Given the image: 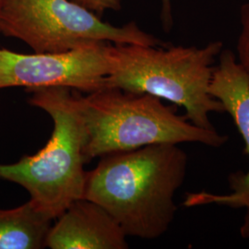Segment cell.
I'll return each instance as SVG.
<instances>
[{
	"instance_id": "6da1fadb",
	"label": "cell",
	"mask_w": 249,
	"mask_h": 249,
	"mask_svg": "<svg viewBox=\"0 0 249 249\" xmlns=\"http://www.w3.org/2000/svg\"><path fill=\"white\" fill-rule=\"evenodd\" d=\"M187 154L160 143L107 154L86 172L83 197L103 207L126 236L153 240L169 230L185 182Z\"/></svg>"
},
{
	"instance_id": "7a4b0ae2",
	"label": "cell",
	"mask_w": 249,
	"mask_h": 249,
	"mask_svg": "<svg viewBox=\"0 0 249 249\" xmlns=\"http://www.w3.org/2000/svg\"><path fill=\"white\" fill-rule=\"evenodd\" d=\"M29 104L53 120L50 140L35 155L11 164L0 163V178L25 188L36 209L54 221L83 197L87 133L79 92L66 87L32 89Z\"/></svg>"
},
{
	"instance_id": "3957f363",
	"label": "cell",
	"mask_w": 249,
	"mask_h": 249,
	"mask_svg": "<svg viewBox=\"0 0 249 249\" xmlns=\"http://www.w3.org/2000/svg\"><path fill=\"white\" fill-rule=\"evenodd\" d=\"M221 41L202 47L111 45V71L105 88L148 93L185 109L187 120L205 129H215L211 113H225L210 93Z\"/></svg>"
},
{
	"instance_id": "277c9868",
	"label": "cell",
	"mask_w": 249,
	"mask_h": 249,
	"mask_svg": "<svg viewBox=\"0 0 249 249\" xmlns=\"http://www.w3.org/2000/svg\"><path fill=\"white\" fill-rule=\"evenodd\" d=\"M80 112L87 133V162L107 154L160 143H199L220 148L228 136L205 129L177 114L175 107L148 93L104 88L82 95Z\"/></svg>"
},
{
	"instance_id": "5b68a950",
	"label": "cell",
	"mask_w": 249,
	"mask_h": 249,
	"mask_svg": "<svg viewBox=\"0 0 249 249\" xmlns=\"http://www.w3.org/2000/svg\"><path fill=\"white\" fill-rule=\"evenodd\" d=\"M0 34L36 53H61L97 44L166 46L135 22L114 26L73 0H6Z\"/></svg>"
},
{
	"instance_id": "8992f818",
	"label": "cell",
	"mask_w": 249,
	"mask_h": 249,
	"mask_svg": "<svg viewBox=\"0 0 249 249\" xmlns=\"http://www.w3.org/2000/svg\"><path fill=\"white\" fill-rule=\"evenodd\" d=\"M111 45H87L61 53H21L0 48V89L66 87L90 93L104 89L111 71Z\"/></svg>"
},
{
	"instance_id": "52a82bcc",
	"label": "cell",
	"mask_w": 249,
	"mask_h": 249,
	"mask_svg": "<svg viewBox=\"0 0 249 249\" xmlns=\"http://www.w3.org/2000/svg\"><path fill=\"white\" fill-rule=\"evenodd\" d=\"M210 93L223 105L225 113L232 117L246 145L249 160V74L230 49L222 50L215 65ZM230 194L209 192L187 193L184 206L187 208L217 204L234 209H249V168L247 173L232 174L229 178Z\"/></svg>"
},
{
	"instance_id": "ba28073f",
	"label": "cell",
	"mask_w": 249,
	"mask_h": 249,
	"mask_svg": "<svg viewBox=\"0 0 249 249\" xmlns=\"http://www.w3.org/2000/svg\"><path fill=\"white\" fill-rule=\"evenodd\" d=\"M126 237L119 224L103 207L82 197L55 219L46 237V248L126 249Z\"/></svg>"
},
{
	"instance_id": "9c48e42d",
	"label": "cell",
	"mask_w": 249,
	"mask_h": 249,
	"mask_svg": "<svg viewBox=\"0 0 249 249\" xmlns=\"http://www.w3.org/2000/svg\"><path fill=\"white\" fill-rule=\"evenodd\" d=\"M53 220L30 200L14 209H0V249H42Z\"/></svg>"
},
{
	"instance_id": "30bf717a",
	"label": "cell",
	"mask_w": 249,
	"mask_h": 249,
	"mask_svg": "<svg viewBox=\"0 0 249 249\" xmlns=\"http://www.w3.org/2000/svg\"><path fill=\"white\" fill-rule=\"evenodd\" d=\"M241 32L237 43V60L249 74V3L240 9Z\"/></svg>"
},
{
	"instance_id": "8fae6325",
	"label": "cell",
	"mask_w": 249,
	"mask_h": 249,
	"mask_svg": "<svg viewBox=\"0 0 249 249\" xmlns=\"http://www.w3.org/2000/svg\"><path fill=\"white\" fill-rule=\"evenodd\" d=\"M81 6L85 7L96 13L97 15L104 14L107 10L121 9V0H73Z\"/></svg>"
},
{
	"instance_id": "7c38bea8",
	"label": "cell",
	"mask_w": 249,
	"mask_h": 249,
	"mask_svg": "<svg viewBox=\"0 0 249 249\" xmlns=\"http://www.w3.org/2000/svg\"><path fill=\"white\" fill-rule=\"evenodd\" d=\"M160 21L165 32H170L174 24L173 11H172V0H160Z\"/></svg>"
},
{
	"instance_id": "4fadbf2b",
	"label": "cell",
	"mask_w": 249,
	"mask_h": 249,
	"mask_svg": "<svg viewBox=\"0 0 249 249\" xmlns=\"http://www.w3.org/2000/svg\"><path fill=\"white\" fill-rule=\"evenodd\" d=\"M240 235L244 239H249V209H247V213L244 217L243 223L241 224Z\"/></svg>"
},
{
	"instance_id": "5bb4252c",
	"label": "cell",
	"mask_w": 249,
	"mask_h": 249,
	"mask_svg": "<svg viewBox=\"0 0 249 249\" xmlns=\"http://www.w3.org/2000/svg\"><path fill=\"white\" fill-rule=\"evenodd\" d=\"M5 2H6V0H0V16H1V12H2V9H3Z\"/></svg>"
}]
</instances>
